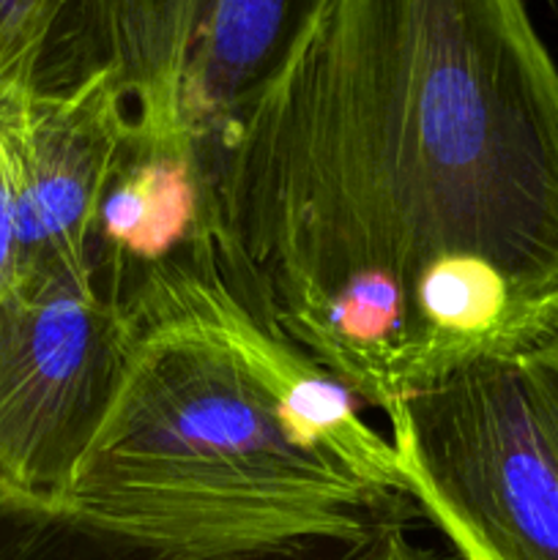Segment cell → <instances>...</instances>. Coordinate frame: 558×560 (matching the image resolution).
<instances>
[{
  "label": "cell",
  "instance_id": "7",
  "mask_svg": "<svg viewBox=\"0 0 558 560\" xmlns=\"http://www.w3.org/2000/svg\"><path fill=\"white\" fill-rule=\"evenodd\" d=\"M129 124L124 93L104 71L25 96L16 118V279L93 282V222Z\"/></svg>",
  "mask_w": 558,
  "mask_h": 560
},
{
  "label": "cell",
  "instance_id": "3",
  "mask_svg": "<svg viewBox=\"0 0 558 560\" xmlns=\"http://www.w3.org/2000/svg\"><path fill=\"white\" fill-rule=\"evenodd\" d=\"M416 512L460 560H558V331L386 410Z\"/></svg>",
  "mask_w": 558,
  "mask_h": 560
},
{
  "label": "cell",
  "instance_id": "2",
  "mask_svg": "<svg viewBox=\"0 0 558 560\" xmlns=\"http://www.w3.org/2000/svg\"><path fill=\"white\" fill-rule=\"evenodd\" d=\"M129 331L63 512L202 552L361 541L416 512L392 441L233 282L162 290Z\"/></svg>",
  "mask_w": 558,
  "mask_h": 560
},
{
  "label": "cell",
  "instance_id": "10",
  "mask_svg": "<svg viewBox=\"0 0 558 560\" xmlns=\"http://www.w3.org/2000/svg\"><path fill=\"white\" fill-rule=\"evenodd\" d=\"M31 96V93H25ZM25 96L0 98V301L20 273L16 241V118Z\"/></svg>",
  "mask_w": 558,
  "mask_h": 560
},
{
  "label": "cell",
  "instance_id": "8",
  "mask_svg": "<svg viewBox=\"0 0 558 560\" xmlns=\"http://www.w3.org/2000/svg\"><path fill=\"white\" fill-rule=\"evenodd\" d=\"M359 541L202 552L118 534L69 512L0 503V560H342Z\"/></svg>",
  "mask_w": 558,
  "mask_h": 560
},
{
  "label": "cell",
  "instance_id": "1",
  "mask_svg": "<svg viewBox=\"0 0 558 560\" xmlns=\"http://www.w3.org/2000/svg\"><path fill=\"white\" fill-rule=\"evenodd\" d=\"M241 299L386 413L558 331V60L528 0H323L219 142Z\"/></svg>",
  "mask_w": 558,
  "mask_h": 560
},
{
  "label": "cell",
  "instance_id": "9",
  "mask_svg": "<svg viewBox=\"0 0 558 560\" xmlns=\"http://www.w3.org/2000/svg\"><path fill=\"white\" fill-rule=\"evenodd\" d=\"M77 0H0V98L42 88Z\"/></svg>",
  "mask_w": 558,
  "mask_h": 560
},
{
  "label": "cell",
  "instance_id": "5",
  "mask_svg": "<svg viewBox=\"0 0 558 560\" xmlns=\"http://www.w3.org/2000/svg\"><path fill=\"white\" fill-rule=\"evenodd\" d=\"M129 342L93 282L16 279L0 301V503L63 512Z\"/></svg>",
  "mask_w": 558,
  "mask_h": 560
},
{
  "label": "cell",
  "instance_id": "11",
  "mask_svg": "<svg viewBox=\"0 0 558 560\" xmlns=\"http://www.w3.org/2000/svg\"><path fill=\"white\" fill-rule=\"evenodd\" d=\"M342 560H438L430 550L410 541L405 525H388L367 536Z\"/></svg>",
  "mask_w": 558,
  "mask_h": 560
},
{
  "label": "cell",
  "instance_id": "6",
  "mask_svg": "<svg viewBox=\"0 0 558 560\" xmlns=\"http://www.w3.org/2000/svg\"><path fill=\"white\" fill-rule=\"evenodd\" d=\"M217 153L186 131L126 129L88 246L93 288L126 326L146 301L175 284L233 282Z\"/></svg>",
  "mask_w": 558,
  "mask_h": 560
},
{
  "label": "cell",
  "instance_id": "4",
  "mask_svg": "<svg viewBox=\"0 0 558 560\" xmlns=\"http://www.w3.org/2000/svg\"><path fill=\"white\" fill-rule=\"evenodd\" d=\"M323 0H77L42 91L104 71L131 124L217 145Z\"/></svg>",
  "mask_w": 558,
  "mask_h": 560
},
{
  "label": "cell",
  "instance_id": "12",
  "mask_svg": "<svg viewBox=\"0 0 558 560\" xmlns=\"http://www.w3.org/2000/svg\"><path fill=\"white\" fill-rule=\"evenodd\" d=\"M531 3L539 5V9L545 11L547 20H550V25L558 31V0H528V5H531Z\"/></svg>",
  "mask_w": 558,
  "mask_h": 560
}]
</instances>
